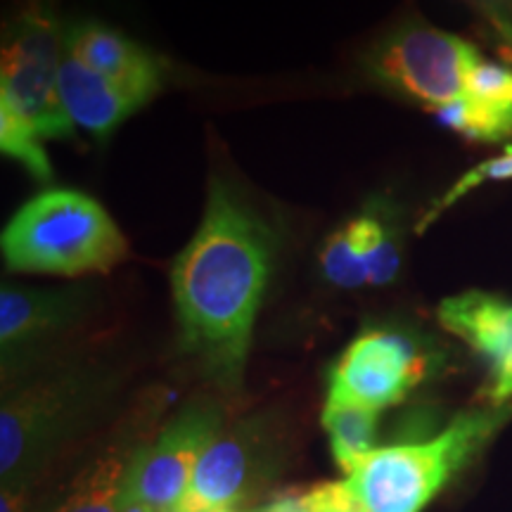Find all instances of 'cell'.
I'll use <instances>...</instances> for the list:
<instances>
[{
    "label": "cell",
    "mask_w": 512,
    "mask_h": 512,
    "mask_svg": "<svg viewBox=\"0 0 512 512\" xmlns=\"http://www.w3.org/2000/svg\"><path fill=\"white\" fill-rule=\"evenodd\" d=\"M320 268H323L325 280L342 290H358V287L368 285L361 216L347 221L325 240L320 249Z\"/></svg>",
    "instance_id": "cell-16"
},
{
    "label": "cell",
    "mask_w": 512,
    "mask_h": 512,
    "mask_svg": "<svg viewBox=\"0 0 512 512\" xmlns=\"http://www.w3.org/2000/svg\"><path fill=\"white\" fill-rule=\"evenodd\" d=\"M489 17H491V24H494L496 36L501 38L505 53H508L510 62H512V17L505 15V12H501V10H491Z\"/></svg>",
    "instance_id": "cell-24"
},
{
    "label": "cell",
    "mask_w": 512,
    "mask_h": 512,
    "mask_svg": "<svg viewBox=\"0 0 512 512\" xmlns=\"http://www.w3.org/2000/svg\"><path fill=\"white\" fill-rule=\"evenodd\" d=\"M479 60V50L465 38L420 19H403L370 48L368 72L434 112L465 93L467 72Z\"/></svg>",
    "instance_id": "cell-6"
},
{
    "label": "cell",
    "mask_w": 512,
    "mask_h": 512,
    "mask_svg": "<svg viewBox=\"0 0 512 512\" xmlns=\"http://www.w3.org/2000/svg\"><path fill=\"white\" fill-rule=\"evenodd\" d=\"M64 50L143 107L164 86V64L152 50L95 19H79L64 27Z\"/></svg>",
    "instance_id": "cell-10"
},
{
    "label": "cell",
    "mask_w": 512,
    "mask_h": 512,
    "mask_svg": "<svg viewBox=\"0 0 512 512\" xmlns=\"http://www.w3.org/2000/svg\"><path fill=\"white\" fill-rule=\"evenodd\" d=\"M508 418V408L458 415L418 444L375 448L347 477L368 512H422Z\"/></svg>",
    "instance_id": "cell-3"
},
{
    "label": "cell",
    "mask_w": 512,
    "mask_h": 512,
    "mask_svg": "<svg viewBox=\"0 0 512 512\" xmlns=\"http://www.w3.org/2000/svg\"><path fill=\"white\" fill-rule=\"evenodd\" d=\"M510 399H512V382H510Z\"/></svg>",
    "instance_id": "cell-26"
},
{
    "label": "cell",
    "mask_w": 512,
    "mask_h": 512,
    "mask_svg": "<svg viewBox=\"0 0 512 512\" xmlns=\"http://www.w3.org/2000/svg\"><path fill=\"white\" fill-rule=\"evenodd\" d=\"M64 29L43 0H29L5 24L0 100L22 114L41 138L76 136L60 95Z\"/></svg>",
    "instance_id": "cell-5"
},
{
    "label": "cell",
    "mask_w": 512,
    "mask_h": 512,
    "mask_svg": "<svg viewBox=\"0 0 512 512\" xmlns=\"http://www.w3.org/2000/svg\"><path fill=\"white\" fill-rule=\"evenodd\" d=\"M124 472L119 460H98L76 479L72 494L55 512H119Z\"/></svg>",
    "instance_id": "cell-18"
},
{
    "label": "cell",
    "mask_w": 512,
    "mask_h": 512,
    "mask_svg": "<svg viewBox=\"0 0 512 512\" xmlns=\"http://www.w3.org/2000/svg\"><path fill=\"white\" fill-rule=\"evenodd\" d=\"M24 510H27V489H19V486H3L0 512H24Z\"/></svg>",
    "instance_id": "cell-25"
},
{
    "label": "cell",
    "mask_w": 512,
    "mask_h": 512,
    "mask_svg": "<svg viewBox=\"0 0 512 512\" xmlns=\"http://www.w3.org/2000/svg\"><path fill=\"white\" fill-rule=\"evenodd\" d=\"M221 432L223 411L219 403H188L152 444L131 458L121 494L155 512H174L188 491L202 453Z\"/></svg>",
    "instance_id": "cell-8"
},
{
    "label": "cell",
    "mask_w": 512,
    "mask_h": 512,
    "mask_svg": "<svg viewBox=\"0 0 512 512\" xmlns=\"http://www.w3.org/2000/svg\"><path fill=\"white\" fill-rule=\"evenodd\" d=\"M12 273L81 278L107 273L128 256L126 235L93 197L50 188L15 211L0 238Z\"/></svg>",
    "instance_id": "cell-2"
},
{
    "label": "cell",
    "mask_w": 512,
    "mask_h": 512,
    "mask_svg": "<svg viewBox=\"0 0 512 512\" xmlns=\"http://www.w3.org/2000/svg\"><path fill=\"white\" fill-rule=\"evenodd\" d=\"M441 124L477 143H503L512 138V105L475 100L460 95L458 100L434 110Z\"/></svg>",
    "instance_id": "cell-15"
},
{
    "label": "cell",
    "mask_w": 512,
    "mask_h": 512,
    "mask_svg": "<svg viewBox=\"0 0 512 512\" xmlns=\"http://www.w3.org/2000/svg\"><path fill=\"white\" fill-rule=\"evenodd\" d=\"M278 456V434L268 415L240 420L202 453L174 512H238L273 475Z\"/></svg>",
    "instance_id": "cell-7"
},
{
    "label": "cell",
    "mask_w": 512,
    "mask_h": 512,
    "mask_svg": "<svg viewBox=\"0 0 512 512\" xmlns=\"http://www.w3.org/2000/svg\"><path fill=\"white\" fill-rule=\"evenodd\" d=\"M465 95L496 105H512V69L482 57L467 72Z\"/></svg>",
    "instance_id": "cell-21"
},
{
    "label": "cell",
    "mask_w": 512,
    "mask_h": 512,
    "mask_svg": "<svg viewBox=\"0 0 512 512\" xmlns=\"http://www.w3.org/2000/svg\"><path fill=\"white\" fill-rule=\"evenodd\" d=\"M363 240H366L368 285H392L401 271V249L392 228L373 214H361Z\"/></svg>",
    "instance_id": "cell-20"
},
{
    "label": "cell",
    "mask_w": 512,
    "mask_h": 512,
    "mask_svg": "<svg viewBox=\"0 0 512 512\" xmlns=\"http://www.w3.org/2000/svg\"><path fill=\"white\" fill-rule=\"evenodd\" d=\"M105 394L91 370H67L5 392L0 411L3 486L27 489L46 460L67 441Z\"/></svg>",
    "instance_id": "cell-4"
},
{
    "label": "cell",
    "mask_w": 512,
    "mask_h": 512,
    "mask_svg": "<svg viewBox=\"0 0 512 512\" xmlns=\"http://www.w3.org/2000/svg\"><path fill=\"white\" fill-rule=\"evenodd\" d=\"M41 136L15 107L0 100V150L12 162L22 166L36 183L53 181V164L43 150Z\"/></svg>",
    "instance_id": "cell-17"
},
{
    "label": "cell",
    "mask_w": 512,
    "mask_h": 512,
    "mask_svg": "<svg viewBox=\"0 0 512 512\" xmlns=\"http://www.w3.org/2000/svg\"><path fill=\"white\" fill-rule=\"evenodd\" d=\"M425 375L427 356L411 337L392 330H368L332 366L328 396L380 413L406 399Z\"/></svg>",
    "instance_id": "cell-9"
},
{
    "label": "cell",
    "mask_w": 512,
    "mask_h": 512,
    "mask_svg": "<svg viewBox=\"0 0 512 512\" xmlns=\"http://www.w3.org/2000/svg\"><path fill=\"white\" fill-rule=\"evenodd\" d=\"M60 95L72 124L98 143H105L131 114L143 107L67 50L60 67Z\"/></svg>",
    "instance_id": "cell-13"
},
{
    "label": "cell",
    "mask_w": 512,
    "mask_h": 512,
    "mask_svg": "<svg viewBox=\"0 0 512 512\" xmlns=\"http://www.w3.org/2000/svg\"><path fill=\"white\" fill-rule=\"evenodd\" d=\"M306 503L311 512H368L347 479L311 486L306 489Z\"/></svg>",
    "instance_id": "cell-22"
},
{
    "label": "cell",
    "mask_w": 512,
    "mask_h": 512,
    "mask_svg": "<svg viewBox=\"0 0 512 512\" xmlns=\"http://www.w3.org/2000/svg\"><path fill=\"white\" fill-rule=\"evenodd\" d=\"M238 512H245V510H238Z\"/></svg>",
    "instance_id": "cell-27"
},
{
    "label": "cell",
    "mask_w": 512,
    "mask_h": 512,
    "mask_svg": "<svg viewBox=\"0 0 512 512\" xmlns=\"http://www.w3.org/2000/svg\"><path fill=\"white\" fill-rule=\"evenodd\" d=\"M249 512H311V510H309V503H306V491H283V494L273 496L271 501Z\"/></svg>",
    "instance_id": "cell-23"
},
{
    "label": "cell",
    "mask_w": 512,
    "mask_h": 512,
    "mask_svg": "<svg viewBox=\"0 0 512 512\" xmlns=\"http://www.w3.org/2000/svg\"><path fill=\"white\" fill-rule=\"evenodd\" d=\"M377 411L361 403L344 399H325L323 427L330 437L332 456L347 475L356 470L358 463L375 451L377 432Z\"/></svg>",
    "instance_id": "cell-14"
},
{
    "label": "cell",
    "mask_w": 512,
    "mask_h": 512,
    "mask_svg": "<svg viewBox=\"0 0 512 512\" xmlns=\"http://www.w3.org/2000/svg\"><path fill=\"white\" fill-rule=\"evenodd\" d=\"M275 249L266 219L223 178H211L200 226L171 268V292L181 351L223 392L242 387Z\"/></svg>",
    "instance_id": "cell-1"
},
{
    "label": "cell",
    "mask_w": 512,
    "mask_h": 512,
    "mask_svg": "<svg viewBox=\"0 0 512 512\" xmlns=\"http://www.w3.org/2000/svg\"><path fill=\"white\" fill-rule=\"evenodd\" d=\"M439 323L463 339L491 370V401H510L512 382V302L489 292H463L439 304Z\"/></svg>",
    "instance_id": "cell-11"
},
{
    "label": "cell",
    "mask_w": 512,
    "mask_h": 512,
    "mask_svg": "<svg viewBox=\"0 0 512 512\" xmlns=\"http://www.w3.org/2000/svg\"><path fill=\"white\" fill-rule=\"evenodd\" d=\"M494 181H512V145H505L503 152H498V155L484 159V162H479L477 166H472L467 174H463L458 178L456 183L448 188L444 195L439 197V200L432 202V207L422 214V219L418 221V228H415V233L422 235L427 228L432 226L434 221L439 219L441 214H446L448 209L456 207V204L463 200V197L470 195L472 190L482 188L486 183H494Z\"/></svg>",
    "instance_id": "cell-19"
},
{
    "label": "cell",
    "mask_w": 512,
    "mask_h": 512,
    "mask_svg": "<svg viewBox=\"0 0 512 512\" xmlns=\"http://www.w3.org/2000/svg\"><path fill=\"white\" fill-rule=\"evenodd\" d=\"M86 294L72 290H29L3 285L0 292V347L3 373L15 368L57 332L79 318Z\"/></svg>",
    "instance_id": "cell-12"
}]
</instances>
